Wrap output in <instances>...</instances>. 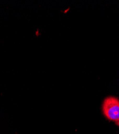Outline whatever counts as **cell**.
<instances>
[{"label": "cell", "instance_id": "cell-1", "mask_svg": "<svg viewBox=\"0 0 119 134\" xmlns=\"http://www.w3.org/2000/svg\"><path fill=\"white\" fill-rule=\"evenodd\" d=\"M102 111L107 119L115 123L118 121L119 100L113 96L105 98L102 105Z\"/></svg>", "mask_w": 119, "mask_h": 134}, {"label": "cell", "instance_id": "cell-2", "mask_svg": "<svg viewBox=\"0 0 119 134\" xmlns=\"http://www.w3.org/2000/svg\"><path fill=\"white\" fill-rule=\"evenodd\" d=\"M115 124H116V126H119V121H117V122H115Z\"/></svg>", "mask_w": 119, "mask_h": 134}]
</instances>
